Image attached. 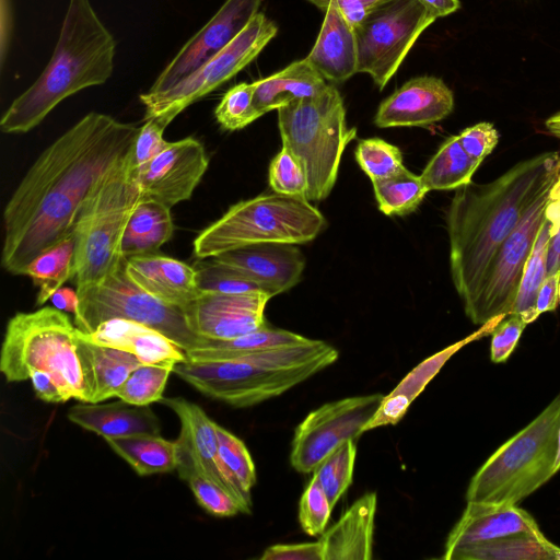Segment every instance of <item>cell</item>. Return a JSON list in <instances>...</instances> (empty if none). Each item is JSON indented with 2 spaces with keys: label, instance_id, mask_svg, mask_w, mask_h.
Wrapping results in <instances>:
<instances>
[{
  "label": "cell",
  "instance_id": "cell-13",
  "mask_svg": "<svg viewBox=\"0 0 560 560\" xmlns=\"http://www.w3.org/2000/svg\"><path fill=\"white\" fill-rule=\"evenodd\" d=\"M549 189L535 200L517 226L500 245L475 296L464 306L466 315L474 324L483 325L494 317L513 313L525 264L546 220Z\"/></svg>",
  "mask_w": 560,
  "mask_h": 560
},
{
  "label": "cell",
  "instance_id": "cell-22",
  "mask_svg": "<svg viewBox=\"0 0 560 560\" xmlns=\"http://www.w3.org/2000/svg\"><path fill=\"white\" fill-rule=\"evenodd\" d=\"M129 278L164 304L184 308L199 294L195 267L158 252L126 259Z\"/></svg>",
  "mask_w": 560,
  "mask_h": 560
},
{
  "label": "cell",
  "instance_id": "cell-39",
  "mask_svg": "<svg viewBox=\"0 0 560 560\" xmlns=\"http://www.w3.org/2000/svg\"><path fill=\"white\" fill-rule=\"evenodd\" d=\"M308 340L310 338L296 332L281 328H271L266 325L257 330L233 339L219 340L206 338L197 348H209L225 351H254L267 348L294 346L304 343Z\"/></svg>",
  "mask_w": 560,
  "mask_h": 560
},
{
  "label": "cell",
  "instance_id": "cell-46",
  "mask_svg": "<svg viewBox=\"0 0 560 560\" xmlns=\"http://www.w3.org/2000/svg\"><path fill=\"white\" fill-rule=\"evenodd\" d=\"M332 506L315 476L305 488L299 503V522L310 536L322 535L330 517Z\"/></svg>",
  "mask_w": 560,
  "mask_h": 560
},
{
  "label": "cell",
  "instance_id": "cell-43",
  "mask_svg": "<svg viewBox=\"0 0 560 560\" xmlns=\"http://www.w3.org/2000/svg\"><path fill=\"white\" fill-rule=\"evenodd\" d=\"M219 454L228 469L237 479L242 488L250 493L257 481L256 468L244 442L223 427L215 423Z\"/></svg>",
  "mask_w": 560,
  "mask_h": 560
},
{
  "label": "cell",
  "instance_id": "cell-47",
  "mask_svg": "<svg viewBox=\"0 0 560 560\" xmlns=\"http://www.w3.org/2000/svg\"><path fill=\"white\" fill-rule=\"evenodd\" d=\"M144 120L145 122L140 127L132 151L135 171L147 165L166 148L168 142L164 140L163 135L173 118L167 115H159Z\"/></svg>",
  "mask_w": 560,
  "mask_h": 560
},
{
  "label": "cell",
  "instance_id": "cell-23",
  "mask_svg": "<svg viewBox=\"0 0 560 560\" xmlns=\"http://www.w3.org/2000/svg\"><path fill=\"white\" fill-rule=\"evenodd\" d=\"M504 317L505 315H501L492 318L465 339L436 352L413 368L392 393L384 396L377 411L365 424L363 432L398 423L411 402L422 393L446 361L467 343L490 335Z\"/></svg>",
  "mask_w": 560,
  "mask_h": 560
},
{
  "label": "cell",
  "instance_id": "cell-32",
  "mask_svg": "<svg viewBox=\"0 0 560 560\" xmlns=\"http://www.w3.org/2000/svg\"><path fill=\"white\" fill-rule=\"evenodd\" d=\"M479 165L465 152L456 135L441 144L420 177L428 191L456 190L471 183Z\"/></svg>",
  "mask_w": 560,
  "mask_h": 560
},
{
  "label": "cell",
  "instance_id": "cell-24",
  "mask_svg": "<svg viewBox=\"0 0 560 560\" xmlns=\"http://www.w3.org/2000/svg\"><path fill=\"white\" fill-rule=\"evenodd\" d=\"M80 334L91 342L130 352L142 364H176L187 360L186 351L164 334L135 320L114 318L93 332Z\"/></svg>",
  "mask_w": 560,
  "mask_h": 560
},
{
  "label": "cell",
  "instance_id": "cell-57",
  "mask_svg": "<svg viewBox=\"0 0 560 560\" xmlns=\"http://www.w3.org/2000/svg\"><path fill=\"white\" fill-rule=\"evenodd\" d=\"M560 271V228L549 237L547 252V276Z\"/></svg>",
  "mask_w": 560,
  "mask_h": 560
},
{
  "label": "cell",
  "instance_id": "cell-14",
  "mask_svg": "<svg viewBox=\"0 0 560 560\" xmlns=\"http://www.w3.org/2000/svg\"><path fill=\"white\" fill-rule=\"evenodd\" d=\"M384 395L353 396L324 404L296 427L290 454L291 466L307 474L335 450L363 433Z\"/></svg>",
  "mask_w": 560,
  "mask_h": 560
},
{
  "label": "cell",
  "instance_id": "cell-34",
  "mask_svg": "<svg viewBox=\"0 0 560 560\" xmlns=\"http://www.w3.org/2000/svg\"><path fill=\"white\" fill-rule=\"evenodd\" d=\"M544 535L518 534L468 545L452 551L446 560H551Z\"/></svg>",
  "mask_w": 560,
  "mask_h": 560
},
{
  "label": "cell",
  "instance_id": "cell-37",
  "mask_svg": "<svg viewBox=\"0 0 560 560\" xmlns=\"http://www.w3.org/2000/svg\"><path fill=\"white\" fill-rule=\"evenodd\" d=\"M175 364H142L119 387L116 397L136 406L160 402Z\"/></svg>",
  "mask_w": 560,
  "mask_h": 560
},
{
  "label": "cell",
  "instance_id": "cell-53",
  "mask_svg": "<svg viewBox=\"0 0 560 560\" xmlns=\"http://www.w3.org/2000/svg\"><path fill=\"white\" fill-rule=\"evenodd\" d=\"M559 281L560 271H557L547 276L542 282L537 295V312L539 315L557 308L559 303Z\"/></svg>",
  "mask_w": 560,
  "mask_h": 560
},
{
  "label": "cell",
  "instance_id": "cell-1",
  "mask_svg": "<svg viewBox=\"0 0 560 560\" xmlns=\"http://www.w3.org/2000/svg\"><path fill=\"white\" fill-rule=\"evenodd\" d=\"M139 130L91 112L42 152L3 211L1 265L8 272L24 276L34 258L73 233L85 199L132 152Z\"/></svg>",
  "mask_w": 560,
  "mask_h": 560
},
{
  "label": "cell",
  "instance_id": "cell-26",
  "mask_svg": "<svg viewBox=\"0 0 560 560\" xmlns=\"http://www.w3.org/2000/svg\"><path fill=\"white\" fill-rule=\"evenodd\" d=\"M68 418L104 439L161 432L159 418L149 406H136L121 399L108 404L74 405L69 409Z\"/></svg>",
  "mask_w": 560,
  "mask_h": 560
},
{
  "label": "cell",
  "instance_id": "cell-54",
  "mask_svg": "<svg viewBox=\"0 0 560 560\" xmlns=\"http://www.w3.org/2000/svg\"><path fill=\"white\" fill-rule=\"evenodd\" d=\"M545 214L550 225L551 236L560 228V173L549 189Z\"/></svg>",
  "mask_w": 560,
  "mask_h": 560
},
{
  "label": "cell",
  "instance_id": "cell-6",
  "mask_svg": "<svg viewBox=\"0 0 560 560\" xmlns=\"http://www.w3.org/2000/svg\"><path fill=\"white\" fill-rule=\"evenodd\" d=\"M327 226L322 212L304 197L261 194L229 208L194 240L199 259L260 243L305 244Z\"/></svg>",
  "mask_w": 560,
  "mask_h": 560
},
{
  "label": "cell",
  "instance_id": "cell-7",
  "mask_svg": "<svg viewBox=\"0 0 560 560\" xmlns=\"http://www.w3.org/2000/svg\"><path fill=\"white\" fill-rule=\"evenodd\" d=\"M559 428L560 394L478 469L467 502L516 505L546 483L556 474Z\"/></svg>",
  "mask_w": 560,
  "mask_h": 560
},
{
  "label": "cell",
  "instance_id": "cell-36",
  "mask_svg": "<svg viewBox=\"0 0 560 560\" xmlns=\"http://www.w3.org/2000/svg\"><path fill=\"white\" fill-rule=\"evenodd\" d=\"M550 225L545 220L524 267L517 290L513 313L518 314L526 324L537 319V295L547 277V252Z\"/></svg>",
  "mask_w": 560,
  "mask_h": 560
},
{
  "label": "cell",
  "instance_id": "cell-11",
  "mask_svg": "<svg viewBox=\"0 0 560 560\" xmlns=\"http://www.w3.org/2000/svg\"><path fill=\"white\" fill-rule=\"evenodd\" d=\"M277 32L276 23L258 12L226 47L195 72L164 92L141 94L139 98L145 107L144 119L159 115L174 119L249 65Z\"/></svg>",
  "mask_w": 560,
  "mask_h": 560
},
{
  "label": "cell",
  "instance_id": "cell-51",
  "mask_svg": "<svg viewBox=\"0 0 560 560\" xmlns=\"http://www.w3.org/2000/svg\"><path fill=\"white\" fill-rule=\"evenodd\" d=\"M318 9L326 11L328 7H334L342 16L355 27L366 16L371 8L380 0H307Z\"/></svg>",
  "mask_w": 560,
  "mask_h": 560
},
{
  "label": "cell",
  "instance_id": "cell-20",
  "mask_svg": "<svg viewBox=\"0 0 560 560\" xmlns=\"http://www.w3.org/2000/svg\"><path fill=\"white\" fill-rule=\"evenodd\" d=\"M453 108V92L443 80L418 77L381 103L374 124L380 128L424 127L444 119Z\"/></svg>",
  "mask_w": 560,
  "mask_h": 560
},
{
  "label": "cell",
  "instance_id": "cell-50",
  "mask_svg": "<svg viewBox=\"0 0 560 560\" xmlns=\"http://www.w3.org/2000/svg\"><path fill=\"white\" fill-rule=\"evenodd\" d=\"M261 560H323L319 540L314 542L276 544L259 557Z\"/></svg>",
  "mask_w": 560,
  "mask_h": 560
},
{
  "label": "cell",
  "instance_id": "cell-19",
  "mask_svg": "<svg viewBox=\"0 0 560 560\" xmlns=\"http://www.w3.org/2000/svg\"><path fill=\"white\" fill-rule=\"evenodd\" d=\"M257 283L275 296L296 285L305 268V257L296 244L260 243L212 257Z\"/></svg>",
  "mask_w": 560,
  "mask_h": 560
},
{
  "label": "cell",
  "instance_id": "cell-41",
  "mask_svg": "<svg viewBox=\"0 0 560 560\" xmlns=\"http://www.w3.org/2000/svg\"><path fill=\"white\" fill-rule=\"evenodd\" d=\"M219 125L229 131L245 128L261 117L254 105L253 83H238L231 88L214 109Z\"/></svg>",
  "mask_w": 560,
  "mask_h": 560
},
{
  "label": "cell",
  "instance_id": "cell-38",
  "mask_svg": "<svg viewBox=\"0 0 560 560\" xmlns=\"http://www.w3.org/2000/svg\"><path fill=\"white\" fill-rule=\"evenodd\" d=\"M357 447L349 440L327 456L313 471L334 508L352 482Z\"/></svg>",
  "mask_w": 560,
  "mask_h": 560
},
{
  "label": "cell",
  "instance_id": "cell-12",
  "mask_svg": "<svg viewBox=\"0 0 560 560\" xmlns=\"http://www.w3.org/2000/svg\"><path fill=\"white\" fill-rule=\"evenodd\" d=\"M319 371L314 365L280 370L231 360L184 361L173 368L203 395L237 408L277 397Z\"/></svg>",
  "mask_w": 560,
  "mask_h": 560
},
{
  "label": "cell",
  "instance_id": "cell-18",
  "mask_svg": "<svg viewBox=\"0 0 560 560\" xmlns=\"http://www.w3.org/2000/svg\"><path fill=\"white\" fill-rule=\"evenodd\" d=\"M272 296L262 291L200 292L183 308L189 329L207 339H233L267 325L265 310Z\"/></svg>",
  "mask_w": 560,
  "mask_h": 560
},
{
  "label": "cell",
  "instance_id": "cell-33",
  "mask_svg": "<svg viewBox=\"0 0 560 560\" xmlns=\"http://www.w3.org/2000/svg\"><path fill=\"white\" fill-rule=\"evenodd\" d=\"M24 276L30 277L38 288L36 305H44L57 290L75 276L74 232L34 258L26 267Z\"/></svg>",
  "mask_w": 560,
  "mask_h": 560
},
{
  "label": "cell",
  "instance_id": "cell-3",
  "mask_svg": "<svg viewBox=\"0 0 560 560\" xmlns=\"http://www.w3.org/2000/svg\"><path fill=\"white\" fill-rule=\"evenodd\" d=\"M116 42L90 0H70L52 56L37 80L4 112L0 129L24 133L65 98L105 83L114 70Z\"/></svg>",
  "mask_w": 560,
  "mask_h": 560
},
{
  "label": "cell",
  "instance_id": "cell-48",
  "mask_svg": "<svg viewBox=\"0 0 560 560\" xmlns=\"http://www.w3.org/2000/svg\"><path fill=\"white\" fill-rule=\"evenodd\" d=\"M527 324L516 313L506 315L492 330L491 361L501 363L508 360Z\"/></svg>",
  "mask_w": 560,
  "mask_h": 560
},
{
  "label": "cell",
  "instance_id": "cell-52",
  "mask_svg": "<svg viewBox=\"0 0 560 560\" xmlns=\"http://www.w3.org/2000/svg\"><path fill=\"white\" fill-rule=\"evenodd\" d=\"M36 396L46 402H65V398L51 375L45 371L32 369L28 371Z\"/></svg>",
  "mask_w": 560,
  "mask_h": 560
},
{
  "label": "cell",
  "instance_id": "cell-31",
  "mask_svg": "<svg viewBox=\"0 0 560 560\" xmlns=\"http://www.w3.org/2000/svg\"><path fill=\"white\" fill-rule=\"evenodd\" d=\"M105 441L140 476L170 472L177 468L176 440L168 441L160 434H135L105 438Z\"/></svg>",
  "mask_w": 560,
  "mask_h": 560
},
{
  "label": "cell",
  "instance_id": "cell-63",
  "mask_svg": "<svg viewBox=\"0 0 560 560\" xmlns=\"http://www.w3.org/2000/svg\"><path fill=\"white\" fill-rule=\"evenodd\" d=\"M560 139V138H559Z\"/></svg>",
  "mask_w": 560,
  "mask_h": 560
},
{
  "label": "cell",
  "instance_id": "cell-30",
  "mask_svg": "<svg viewBox=\"0 0 560 560\" xmlns=\"http://www.w3.org/2000/svg\"><path fill=\"white\" fill-rule=\"evenodd\" d=\"M174 233L171 208L151 200H142L135 209L121 241L125 259L155 253Z\"/></svg>",
  "mask_w": 560,
  "mask_h": 560
},
{
  "label": "cell",
  "instance_id": "cell-56",
  "mask_svg": "<svg viewBox=\"0 0 560 560\" xmlns=\"http://www.w3.org/2000/svg\"><path fill=\"white\" fill-rule=\"evenodd\" d=\"M10 0H1V65L5 61L8 44L12 28V10Z\"/></svg>",
  "mask_w": 560,
  "mask_h": 560
},
{
  "label": "cell",
  "instance_id": "cell-8",
  "mask_svg": "<svg viewBox=\"0 0 560 560\" xmlns=\"http://www.w3.org/2000/svg\"><path fill=\"white\" fill-rule=\"evenodd\" d=\"M277 110L282 147L300 160L306 174L305 198L326 199L336 184L342 153L357 136L355 128L348 129L339 91L327 85Z\"/></svg>",
  "mask_w": 560,
  "mask_h": 560
},
{
  "label": "cell",
  "instance_id": "cell-17",
  "mask_svg": "<svg viewBox=\"0 0 560 560\" xmlns=\"http://www.w3.org/2000/svg\"><path fill=\"white\" fill-rule=\"evenodd\" d=\"M261 0H225L163 69L148 92H164L226 47L258 13Z\"/></svg>",
  "mask_w": 560,
  "mask_h": 560
},
{
  "label": "cell",
  "instance_id": "cell-21",
  "mask_svg": "<svg viewBox=\"0 0 560 560\" xmlns=\"http://www.w3.org/2000/svg\"><path fill=\"white\" fill-rule=\"evenodd\" d=\"M518 534L544 535L533 516L516 505L467 502L446 539L442 558L468 545Z\"/></svg>",
  "mask_w": 560,
  "mask_h": 560
},
{
  "label": "cell",
  "instance_id": "cell-55",
  "mask_svg": "<svg viewBox=\"0 0 560 560\" xmlns=\"http://www.w3.org/2000/svg\"><path fill=\"white\" fill-rule=\"evenodd\" d=\"M54 307L62 311L72 313L73 315L78 311L79 296L77 290L70 288H60L50 298Z\"/></svg>",
  "mask_w": 560,
  "mask_h": 560
},
{
  "label": "cell",
  "instance_id": "cell-62",
  "mask_svg": "<svg viewBox=\"0 0 560 560\" xmlns=\"http://www.w3.org/2000/svg\"><path fill=\"white\" fill-rule=\"evenodd\" d=\"M559 302H560V281H559Z\"/></svg>",
  "mask_w": 560,
  "mask_h": 560
},
{
  "label": "cell",
  "instance_id": "cell-27",
  "mask_svg": "<svg viewBox=\"0 0 560 560\" xmlns=\"http://www.w3.org/2000/svg\"><path fill=\"white\" fill-rule=\"evenodd\" d=\"M306 59L324 79L332 82H343L358 72L354 30L336 8L326 9L317 39Z\"/></svg>",
  "mask_w": 560,
  "mask_h": 560
},
{
  "label": "cell",
  "instance_id": "cell-61",
  "mask_svg": "<svg viewBox=\"0 0 560 560\" xmlns=\"http://www.w3.org/2000/svg\"><path fill=\"white\" fill-rule=\"evenodd\" d=\"M555 469H556V472L560 469V428H559V432H558V451H557Z\"/></svg>",
  "mask_w": 560,
  "mask_h": 560
},
{
  "label": "cell",
  "instance_id": "cell-58",
  "mask_svg": "<svg viewBox=\"0 0 560 560\" xmlns=\"http://www.w3.org/2000/svg\"><path fill=\"white\" fill-rule=\"evenodd\" d=\"M420 2L438 19L455 12L460 3L458 0H420Z\"/></svg>",
  "mask_w": 560,
  "mask_h": 560
},
{
  "label": "cell",
  "instance_id": "cell-10",
  "mask_svg": "<svg viewBox=\"0 0 560 560\" xmlns=\"http://www.w3.org/2000/svg\"><path fill=\"white\" fill-rule=\"evenodd\" d=\"M436 18L420 0H380L354 30L358 72L383 90L409 50Z\"/></svg>",
  "mask_w": 560,
  "mask_h": 560
},
{
  "label": "cell",
  "instance_id": "cell-15",
  "mask_svg": "<svg viewBox=\"0 0 560 560\" xmlns=\"http://www.w3.org/2000/svg\"><path fill=\"white\" fill-rule=\"evenodd\" d=\"M180 422L176 440L178 464L176 470L192 469L218 483L240 504L242 513H250V493H247L228 469L219 454L215 422L196 404L183 398H162Z\"/></svg>",
  "mask_w": 560,
  "mask_h": 560
},
{
  "label": "cell",
  "instance_id": "cell-5",
  "mask_svg": "<svg viewBox=\"0 0 560 560\" xmlns=\"http://www.w3.org/2000/svg\"><path fill=\"white\" fill-rule=\"evenodd\" d=\"M32 369L49 373L65 401H88L78 355V328L56 307L20 312L7 324L0 352L1 373L7 382H22L28 380Z\"/></svg>",
  "mask_w": 560,
  "mask_h": 560
},
{
  "label": "cell",
  "instance_id": "cell-45",
  "mask_svg": "<svg viewBox=\"0 0 560 560\" xmlns=\"http://www.w3.org/2000/svg\"><path fill=\"white\" fill-rule=\"evenodd\" d=\"M269 185L273 192L304 197L307 190L306 174L300 160L285 147L269 165Z\"/></svg>",
  "mask_w": 560,
  "mask_h": 560
},
{
  "label": "cell",
  "instance_id": "cell-49",
  "mask_svg": "<svg viewBox=\"0 0 560 560\" xmlns=\"http://www.w3.org/2000/svg\"><path fill=\"white\" fill-rule=\"evenodd\" d=\"M457 136L465 152L478 164L493 151L499 141L497 129L486 121L468 127Z\"/></svg>",
  "mask_w": 560,
  "mask_h": 560
},
{
  "label": "cell",
  "instance_id": "cell-59",
  "mask_svg": "<svg viewBox=\"0 0 560 560\" xmlns=\"http://www.w3.org/2000/svg\"><path fill=\"white\" fill-rule=\"evenodd\" d=\"M545 126L551 135H553L557 138H560V112L550 116L546 120Z\"/></svg>",
  "mask_w": 560,
  "mask_h": 560
},
{
  "label": "cell",
  "instance_id": "cell-28",
  "mask_svg": "<svg viewBox=\"0 0 560 560\" xmlns=\"http://www.w3.org/2000/svg\"><path fill=\"white\" fill-rule=\"evenodd\" d=\"M78 355L83 373L86 402H102L116 397L129 374L142 365L127 351L101 346L83 338L78 329Z\"/></svg>",
  "mask_w": 560,
  "mask_h": 560
},
{
  "label": "cell",
  "instance_id": "cell-2",
  "mask_svg": "<svg viewBox=\"0 0 560 560\" xmlns=\"http://www.w3.org/2000/svg\"><path fill=\"white\" fill-rule=\"evenodd\" d=\"M560 173V154L524 160L491 183L458 189L446 214L453 284L467 305L500 245Z\"/></svg>",
  "mask_w": 560,
  "mask_h": 560
},
{
  "label": "cell",
  "instance_id": "cell-42",
  "mask_svg": "<svg viewBox=\"0 0 560 560\" xmlns=\"http://www.w3.org/2000/svg\"><path fill=\"white\" fill-rule=\"evenodd\" d=\"M177 471L179 478L189 485L199 505L208 513L218 517H229L242 513L237 501L214 481L192 469Z\"/></svg>",
  "mask_w": 560,
  "mask_h": 560
},
{
  "label": "cell",
  "instance_id": "cell-25",
  "mask_svg": "<svg viewBox=\"0 0 560 560\" xmlns=\"http://www.w3.org/2000/svg\"><path fill=\"white\" fill-rule=\"evenodd\" d=\"M376 505V493H365L322 534L323 560L372 559Z\"/></svg>",
  "mask_w": 560,
  "mask_h": 560
},
{
  "label": "cell",
  "instance_id": "cell-44",
  "mask_svg": "<svg viewBox=\"0 0 560 560\" xmlns=\"http://www.w3.org/2000/svg\"><path fill=\"white\" fill-rule=\"evenodd\" d=\"M195 268L197 270V283L200 292H265L257 283L247 279L238 271L219 264L212 258L207 261L198 262Z\"/></svg>",
  "mask_w": 560,
  "mask_h": 560
},
{
  "label": "cell",
  "instance_id": "cell-29",
  "mask_svg": "<svg viewBox=\"0 0 560 560\" xmlns=\"http://www.w3.org/2000/svg\"><path fill=\"white\" fill-rule=\"evenodd\" d=\"M253 85L254 105L262 116L295 100L314 96L328 84L304 58L292 62L272 75L253 82Z\"/></svg>",
  "mask_w": 560,
  "mask_h": 560
},
{
  "label": "cell",
  "instance_id": "cell-4",
  "mask_svg": "<svg viewBox=\"0 0 560 560\" xmlns=\"http://www.w3.org/2000/svg\"><path fill=\"white\" fill-rule=\"evenodd\" d=\"M141 201L131 152L98 179L81 209L73 231L77 293L97 285L125 261L122 236Z\"/></svg>",
  "mask_w": 560,
  "mask_h": 560
},
{
  "label": "cell",
  "instance_id": "cell-16",
  "mask_svg": "<svg viewBox=\"0 0 560 560\" xmlns=\"http://www.w3.org/2000/svg\"><path fill=\"white\" fill-rule=\"evenodd\" d=\"M208 166L209 158L199 140L187 137L168 142L153 160L135 171L142 200L168 208L188 200Z\"/></svg>",
  "mask_w": 560,
  "mask_h": 560
},
{
  "label": "cell",
  "instance_id": "cell-9",
  "mask_svg": "<svg viewBox=\"0 0 560 560\" xmlns=\"http://www.w3.org/2000/svg\"><path fill=\"white\" fill-rule=\"evenodd\" d=\"M78 296L74 325L83 334L93 332L109 319L122 318L161 331L185 351L206 339L189 329L182 308L164 304L139 288L126 271V259L102 282Z\"/></svg>",
  "mask_w": 560,
  "mask_h": 560
},
{
  "label": "cell",
  "instance_id": "cell-40",
  "mask_svg": "<svg viewBox=\"0 0 560 560\" xmlns=\"http://www.w3.org/2000/svg\"><path fill=\"white\" fill-rule=\"evenodd\" d=\"M354 156L371 182L388 177L405 166L399 148L380 138L360 140Z\"/></svg>",
  "mask_w": 560,
  "mask_h": 560
},
{
  "label": "cell",
  "instance_id": "cell-60",
  "mask_svg": "<svg viewBox=\"0 0 560 560\" xmlns=\"http://www.w3.org/2000/svg\"><path fill=\"white\" fill-rule=\"evenodd\" d=\"M545 547L550 555L551 560H560V548L550 542L548 539L545 542Z\"/></svg>",
  "mask_w": 560,
  "mask_h": 560
},
{
  "label": "cell",
  "instance_id": "cell-35",
  "mask_svg": "<svg viewBox=\"0 0 560 560\" xmlns=\"http://www.w3.org/2000/svg\"><path fill=\"white\" fill-rule=\"evenodd\" d=\"M378 209L385 215H404L415 211L428 189L420 175L402 166L395 174L372 182Z\"/></svg>",
  "mask_w": 560,
  "mask_h": 560
}]
</instances>
